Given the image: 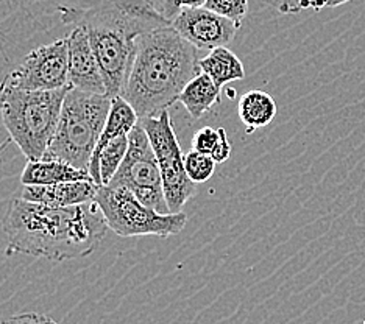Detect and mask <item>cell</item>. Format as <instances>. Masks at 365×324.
<instances>
[{
	"label": "cell",
	"mask_w": 365,
	"mask_h": 324,
	"mask_svg": "<svg viewBox=\"0 0 365 324\" xmlns=\"http://www.w3.org/2000/svg\"><path fill=\"white\" fill-rule=\"evenodd\" d=\"M198 52L172 23L139 36L120 97L139 119L168 111L187 83L202 72Z\"/></svg>",
	"instance_id": "cell-3"
},
{
	"label": "cell",
	"mask_w": 365,
	"mask_h": 324,
	"mask_svg": "<svg viewBox=\"0 0 365 324\" xmlns=\"http://www.w3.org/2000/svg\"><path fill=\"white\" fill-rule=\"evenodd\" d=\"M110 184L128 189L139 202L158 212L170 214L164 195L160 164L150 139L140 123L131 130L127 156Z\"/></svg>",
	"instance_id": "cell-8"
},
{
	"label": "cell",
	"mask_w": 365,
	"mask_h": 324,
	"mask_svg": "<svg viewBox=\"0 0 365 324\" xmlns=\"http://www.w3.org/2000/svg\"><path fill=\"white\" fill-rule=\"evenodd\" d=\"M94 202L101 207L110 228L120 237H172L185 229L187 215L185 212L161 214L139 202L125 187L98 186Z\"/></svg>",
	"instance_id": "cell-6"
},
{
	"label": "cell",
	"mask_w": 365,
	"mask_h": 324,
	"mask_svg": "<svg viewBox=\"0 0 365 324\" xmlns=\"http://www.w3.org/2000/svg\"><path fill=\"white\" fill-rule=\"evenodd\" d=\"M69 47V86L91 94L108 95L105 78L88 33L73 27L68 36Z\"/></svg>",
	"instance_id": "cell-11"
},
{
	"label": "cell",
	"mask_w": 365,
	"mask_h": 324,
	"mask_svg": "<svg viewBox=\"0 0 365 324\" xmlns=\"http://www.w3.org/2000/svg\"><path fill=\"white\" fill-rule=\"evenodd\" d=\"M277 102L264 90H248L239 98L237 113L239 119L245 125L247 132H253L258 128H264L275 119Z\"/></svg>",
	"instance_id": "cell-16"
},
{
	"label": "cell",
	"mask_w": 365,
	"mask_h": 324,
	"mask_svg": "<svg viewBox=\"0 0 365 324\" xmlns=\"http://www.w3.org/2000/svg\"><path fill=\"white\" fill-rule=\"evenodd\" d=\"M262 2L283 14H297L303 10L302 0H262Z\"/></svg>",
	"instance_id": "cell-24"
},
{
	"label": "cell",
	"mask_w": 365,
	"mask_h": 324,
	"mask_svg": "<svg viewBox=\"0 0 365 324\" xmlns=\"http://www.w3.org/2000/svg\"><path fill=\"white\" fill-rule=\"evenodd\" d=\"M215 162L210 155H205L195 150H190L189 153L185 155V167L187 172V177L192 179L195 184H202L211 179L215 172Z\"/></svg>",
	"instance_id": "cell-19"
},
{
	"label": "cell",
	"mask_w": 365,
	"mask_h": 324,
	"mask_svg": "<svg viewBox=\"0 0 365 324\" xmlns=\"http://www.w3.org/2000/svg\"><path fill=\"white\" fill-rule=\"evenodd\" d=\"M148 139L153 145L158 164L161 169L165 202L170 214L182 212V207L197 194V184L187 177L185 167V155L181 152L178 139L169 111H163L152 117L139 119Z\"/></svg>",
	"instance_id": "cell-7"
},
{
	"label": "cell",
	"mask_w": 365,
	"mask_h": 324,
	"mask_svg": "<svg viewBox=\"0 0 365 324\" xmlns=\"http://www.w3.org/2000/svg\"><path fill=\"white\" fill-rule=\"evenodd\" d=\"M2 228L8 253L55 262L89 256L110 229L96 202L55 207L22 198H13L8 204Z\"/></svg>",
	"instance_id": "cell-2"
},
{
	"label": "cell",
	"mask_w": 365,
	"mask_h": 324,
	"mask_svg": "<svg viewBox=\"0 0 365 324\" xmlns=\"http://www.w3.org/2000/svg\"><path fill=\"white\" fill-rule=\"evenodd\" d=\"M172 27L198 50L228 46L235 39L237 25L206 6H187L173 18Z\"/></svg>",
	"instance_id": "cell-10"
},
{
	"label": "cell",
	"mask_w": 365,
	"mask_h": 324,
	"mask_svg": "<svg viewBox=\"0 0 365 324\" xmlns=\"http://www.w3.org/2000/svg\"><path fill=\"white\" fill-rule=\"evenodd\" d=\"M302 8L303 10L320 11L323 8V4H322V0H302Z\"/></svg>",
	"instance_id": "cell-26"
},
{
	"label": "cell",
	"mask_w": 365,
	"mask_h": 324,
	"mask_svg": "<svg viewBox=\"0 0 365 324\" xmlns=\"http://www.w3.org/2000/svg\"><path fill=\"white\" fill-rule=\"evenodd\" d=\"M111 100L110 95L91 94L71 86L46 156L89 172L91 157L105 128Z\"/></svg>",
	"instance_id": "cell-5"
},
{
	"label": "cell",
	"mask_w": 365,
	"mask_h": 324,
	"mask_svg": "<svg viewBox=\"0 0 365 324\" xmlns=\"http://www.w3.org/2000/svg\"><path fill=\"white\" fill-rule=\"evenodd\" d=\"M98 186L93 179H81L47 186H24L21 198L31 203L66 207L94 202Z\"/></svg>",
	"instance_id": "cell-12"
},
{
	"label": "cell",
	"mask_w": 365,
	"mask_h": 324,
	"mask_svg": "<svg viewBox=\"0 0 365 324\" xmlns=\"http://www.w3.org/2000/svg\"><path fill=\"white\" fill-rule=\"evenodd\" d=\"M200 70L210 75L215 85L220 88L231 81L245 78L242 61L227 46L215 47L205 58H200Z\"/></svg>",
	"instance_id": "cell-17"
},
{
	"label": "cell",
	"mask_w": 365,
	"mask_h": 324,
	"mask_svg": "<svg viewBox=\"0 0 365 324\" xmlns=\"http://www.w3.org/2000/svg\"><path fill=\"white\" fill-rule=\"evenodd\" d=\"M225 128H211V127H205L195 131V135L190 140V145H192V150L195 152H200L205 155H212V152L217 147L222 132Z\"/></svg>",
	"instance_id": "cell-21"
},
{
	"label": "cell",
	"mask_w": 365,
	"mask_h": 324,
	"mask_svg": "<svg viewBox=\"0 0 365 324\" xmlns=\"http://www.w3.org/2000/svg\"><path fill=\"white\" fill-rule=\"evenodd\" d=\"M93 179L88 170L73 167L69 162L56 157H43L38 161H29L21 174L22 186H47L58 182ZM94 181V179H93ZM98 186V184H97Z\"/></svg>",
	"instance_id": "cell-14"
},
{
	"label": "cell",
	"mask_w": 365,
	"mask_h": 324,
	"mask_svg": "<svg viewBox=\"0 0 365 324\" xmlns=\"http://www.w3.org/2000/svg\"><path fill=\"white\" fill-rule=\"evenodd\" d=\"M346 2H350V0H322V4H323V8H336V6H340V5H344V4H346Z\"/></svg>",
	"instance_id": "cell-27"
},
{
	"label": "cell",
	"mask_w": 365,
	"mask_h": 324,
	"mask_svg": "<svg viewBox=\"0 0 365 324\" xmlns=\"http://www.w3.org/2000/svg\"><path fill=\"white\" fill-rule=\"evenodd\" d=\"M2 324H60L44 313L38 312H27V313H18L13 317L2 321Z\"/></svg>",
	"instance_id": "cell-23"
},
{
	"label": "cell",
	"mask_w": 365,
	"mask_h": 324,
	"mask_svg": "<svg viewBox=\"0 0 365 324\" xmlns=\"http://www.w3.org/2000/svg\"><path fill=\"white\" fill-rule=\"evenodd\" d=\"M56 8L64 25L88 33L111 98L125 88L136 39L172 23L147 0H61Z\"/></svg>",
	"instance_id": "cell-1"
},
{
	"label": "cell",
	"mask_w": 365,
	"mask_h": 324,
	"mask_svg": "<svg viewBox=\"0 0 365 324\" xmlns=\"http://www.w3.org/2000/svg\"><path fill=\"white\" fill-rule=\"evenodd\" d=\"M128 136H122L111 140L101 153V157H98V167H101L102 186L110 184V181L113 179L114 174L118 173L123 160H125L128 152Z\"/></svg>",
	"instance_id": "cell-18"
},
{
	"label": "cell",
	"mask_w": 365,
	"mask_h": 324,
	"mask_svg": "<svg viewBox=\"0 0 365 324\" xmlns=\"http://www.w3.org/2000/svg\"><path fill=\"white\" fill-rule=\"evenodd\" d=\"M69 88L27 90L5 81L0 89L4 125L13 142L29 161L43 160L46 156Z\"/></svg>",
	"instance_id": "cell-4"
},
{
	"label": "cell",
	"mask_w": 365,
	"mask_h": 324,
	"mask_svg": "<svg viewBox=\"0 0 365 324\" xmlns=\"http://www.w3.org/2000/svg\"><path fill=\"white\" fill-rule=\"evenodd\" d=\"M230 155H231V144H230V140H228L227 131L223 130L219 144H217V147H215L211 157H212L215 162L220 164V162H227L230 160Z\"/></svg>",
	"instance_id": "cell-25"
},
{
	"label": "cell",
	"mask_w": 365,
	"mask_h": 324,
	"mask_svg": "<svg viewBox=\"0 0 365 324\" xmlns=\"http://www.w3.org/2000/svg\"><path fill=\"white\" fill-rule=\"evenodd\" d=\"M138 123H139L138 114L135 110H133L127 100L120 95L113 97L110 114H108L105 128L102 131L101 137H98V142L96 145V150L93 153V157H91V164H89V174H91V178L94 179L96 184L102 186L98 157H101V153L103 152V148L114 139L122 137V136H128L131 130L135 128Z\"/></svg>",
	"instance_id": "cell-13"
},
{
	"label": "cell",
	"mask_w": 365,
	"mask_h": 324,
	"mask_svg": "<svg viewBox=\"0 0 365 324\" xmlns=\"http://www.w3.org/2000/svg\"><path fill=\"white\" fill-rule=\"evenodd\" d=\"M220 98L222 88L215 85L210 75L200 72L182 89L178 102L186 108L190 117L200 119L212 106L220 103Z\"/></svg>",
	"instance_id": "cell-15"
},
{
	"label": "cell",
	"mask_w": 365,
	"mask_h": 324,
	"mask_svg": "<svg viewBox=\"0 0 365 324\" xmlns=\"http://www.w3.org/2000/svg\"><path fill=\"white\" fill-rule=\"evenodd\" d=\"M203 6L233 21L239 28L248 13V0H206Z\"/></svg>",
	"instance_id": "cell-20"
},
{
	"label": "cell",
	"mask_w": 365,
	"mask_h": 324,
	"mask_svg": "<svg viewBox=\"0 0 365 324\" xmlns=\"http://www.w3.org/2000/svg\"><path fill=\"white\" fill-rule=\"evenodd\" d=\"M147 2L165 19L172 22L182 8L203 6L206 0H147Z\"/></svg>",
	"instance_id": "cell-22"
},
{
	"label": "cell",
	"mask_w": 365,
	"mask_h": 324,
	"mask_svg": "<svg viewBox=\"0 0 365 324\" xmlns=\"http://www.w3.org/2000/svg\"><path fill=\"white\" fill-rule=\"evenodd\" d=\"M6 83L27 90H56L69 86L68 38H58L31 50Z\"/></svg>",
	"instance_id": "cell-9"
}]
</instances>
